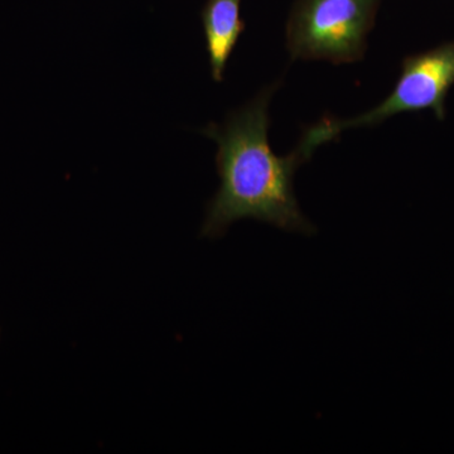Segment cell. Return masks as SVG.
<instances>
[{"mask_svg":"<svg viewBox=\"0 0 454 454\" xmlns=\"http://www.w3.org/2000/svg\"><path fill=\"white\" fill-rule=\"evenodd\" d=\"M279 83L269 85L247 106L202 129L217 145L220 187L206 207L201 235L216 239L236 221L250 219L289 232L312 235L316 227L301 212L294 175L313 152L303 143L280 157L269 145V104Z\"/></svg>","mask_w":454,"mask_h":454,"instance_id":"1","label":"cell"},{"mask_svg":"<svg viewBox=\"0 0 454 454\" xmlns=\"http://www.w3.org/2000/svg\"><path fill=\"white\" fill-rule=\"evenodd\" d=\"M453 85L454 41L426 52L406 56L395 88L378 106L355 118H325L309 128L301 139L316 151L342 131L375 127L403 113L430 110L438 121H444L448 92Z\"/></svg>","mask_w":454,"mask_h":454,"instance_id":"2","label":"cell"},{"mask_svg":"<svg viewBox=\"0 0 454 454\" xmlns=\"http://www.w3.org/2000/svg\"><path fill=\"white\" fill-rule=\"evenodd\" d=\"M380 0H297L286 25L292 59L354 64L365 56Z\"/></svg>","mask_w":454,"mask_h":454,"instance_id":"3","label":"cell"},{"mask_svg":"<svg viewBox=\"0 0 454 454\" xmlns=\"http://www.w3.org/2000/svg\"><path fill=\"white\" fill-rule=\"evenodd\" d=\"M240 7L241 0H207L202 9L206 49L216 82H223L227 62L245 31Z\"/></svg>","mask_w":454,"mask_h":454,"instance_id":"4","label":"cell"},{"mask_svg":"<svg viewBox=\"0 0 454 454\" xmlns=\"http://www.w3.org/2000/svg\"><path fill=\"white\" fill-rule=\"evenodd\" d=\"M0 337H2V330H0Z\"/></svg>","mask_w":454,"mask_h":454,"instance_id":"5","label":"cell"}]
</instances>
